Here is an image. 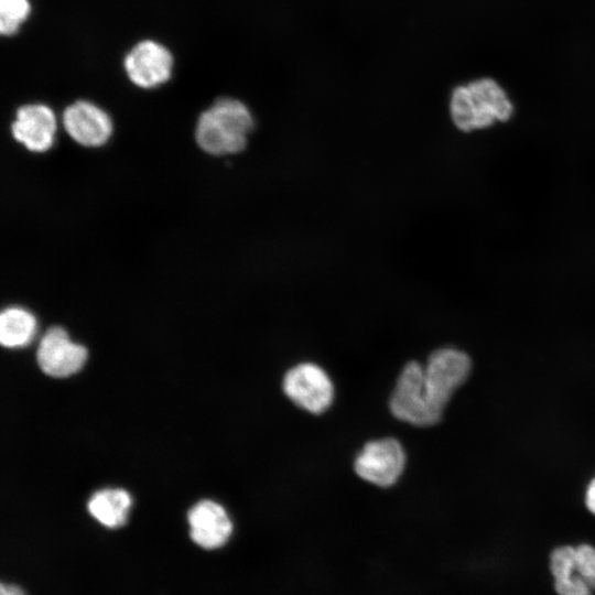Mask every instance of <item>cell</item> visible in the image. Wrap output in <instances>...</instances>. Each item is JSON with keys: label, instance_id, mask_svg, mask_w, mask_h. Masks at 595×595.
Returning a JSON list of instances; mask_svg holds the SVG:
<instances>
[{"label": "cell", "instance_id": "10", "mask_svg": "<svg viewBox=\"0 0 595 595\" xmlns=\"http://www.w3.org/2000/svg\"><path fill=\"white\" fill-rule=\"evenodd\" d=\"M36 358L44 374L57 378L67 377L83 367L87 350L73 343L64 328L53 326L42 336Z\"/></svg>", "mask_w": 595, "mask_h": 595}, {"label": "cell", "instance_id": "17", "mask_svg": "<svg viewBox=\"0 0 595 595\" xmlns=\"http://www.w3.org/2000/svg\"><path fill=\"white\" fill-rule=\"evenodd\" d=\"M0 595H25V592L18 585L12 583H1Z\"/></svg>", "mask_w": 595, "mask_h": 595}, {"label": "cell", "instance_id": "12", "mask_svg": "<svg viewBox=\"0 0 595 595\" xmlns=\"http://www.w3.org/2000/svg\"><path fill=\"white\" fill-rule=\"evenodd\" d=\"M190 537L206 550L223 547L232 532V523L226 510L215 501L201 500L188 513Z\"/></svg>", "mask_w": 595, "mask_h": 595}, {"label": "cell", "instance_id": "11", "mask_svg": "<svg viewBox=\"0 0 595 595\" xmlns=\"http://www.w3.org/2000/svg\"><path fill=\"white\" fill-rule=\"evenodd\" d=\"M57 121L54 111L44 104L20 107L11 125L15 141L32 152H45L55 141Z\"/></svg>", "mask_w": 595, "mask_h": 595}, {"label": "cell", "instance_id": "6", "mask_svg": "<svg viewBox=\"0 0 595 595\" xmlns=\"http://www.w3.org/2000/svg\"><path fill=\"white\" fill-rule=\"evenodd\" d=\"M283 391L298 407L315 414L324 412L334 397L327 374L311 363L299 364L285 374Z\"/></svg>", "mask_w": 595, "mask_h": 595}, {"label": "cell", "instance_id": "8", "mask_svg": "<svg viewBox=\"0 0 595 595\" xmlns=\"http://www.w3.org/2000/svg\"><path fill=\"white\" fill-rule=\"evenodd\" d=\"M405 454L394 439L367 443L355 459V470L363 479L380 487L393 485L403 472Z\"/></svg>", "mask_w": 595, "mask_h": 595}, {"label": "cell", "instance_id": "4", "mask_svg": "<svg viewBox=\"0 0 595 595\" xmlns=\"http://www.w3.org/2000/svg\"><path fill=\"white\" fill-rule=\"evenodd\" d=\"M550 571L559 595H592L595 592V547L578 544L555 548Z\"/></svg>", "mask_w": 595, "mask_h": 595}, {"label": "cell", "instance_id": "14", "mask_svg": "<svg viewBox=\"0 0 595 595\" xmlns=\"http://www.w3.org/2000/svg\"><path fill=\"white\" fill-rule=\"evenodd\" d=\"M36 331V320L28 310L11 306L0 315V342L8 348L28 345Z\"/></svg>", "mask_w": 595, "mask_h": 595}, {"label": "cell", "instance_id": "3", "mask_svg": "<svg viewBox=\"0 0 595 595\" xmlns=\"http://www.w3.org/2000/svg\"><path fill=\"white\" fill-rule=\"evenodd\" d=\"M470 368L469 357L455 348H441L430 355L423 367L424 389L439 416L442 418L454 391L467 380Z\"/></svg>", "mask_w": 595, "mask_h": 595}, {"label": "cell", "instance_id": "9", "mask_svg": "<svg viewBox=\"0 0 595 595\" xmlns=\"http://www.w3.org/2000/svg\"><path fill=\"white\" fill-rule=\"evenodd\" d=\"M62 122L75 142L88 148L104 145L113 129L109 115L88 100H77L68 105L63 111Z\"/></svg>", "mask_w": 595, "mask_h": 595}, {"label": "cell", "instance_id": "1", "mask_svg": "<svg viewBox=\"0 0 595 595\" xmlns=\"http://www.w3.org/2000/svg\"><path fill=\"white\" fill-rule=\"evenodd\" d=\"M253 126L252 113L246 104L224 97L201 113L195 139L198 147L208 154H237L246 148Z\"/></svg>", "mask_w": 595, "mask_h": 595}, {"label": "cell", "instance_id": "7", "mask_svg": "<svg viewBox=\"0 0 595 595\" xmlns=\"http://www.w3.org/2000/svg\"><path fill=\"white\" fill-rule=\"evenodd\" d=\"M173 65L171 51L153 40L138 42L123 60V68L129 80L145 89L166 83L171 78Z\"/></svg>", "mask_w": 595, "mask_h": 595}, {"label": "cell", "instance_id": "2", "mask_svg": "<svg viewBox=\"0 0 595 595\" xmlns=\"http://www.w3.org/2000/svg\"><path fill=\"white\" fill-rule=\"evenodd\" d=\"M450 112L462 131H472L507 120L512 105L504 89L490 78L456 87L451 96Z\"/></svg>", "mask_w": 595, "mask_h": 595}, {"label": "cell", "instance_id": "16", "mask_svg": "<svg viewBox=\"0 0 595 595\" xmlns=\"http://www.w3.org/2000/svg\"><path fill=\"white\" fill-rule=\"evenodd\" d=\"M585 504L587 509L595 515V478L589 483L586 489Z\"/></svg>", "mask_w": 595, "mask_h": 595}, {"label": "cell", "instance_id": "15", "mask_svg": "<svg viewBox=\"0 0 595 595\" xmlns=\"http://www.w3.org/2000/svg\"><path fill=\"white\" fill-rule=\"evenodd\" d=\"M31 12L29 0H0V31L2 35L15 34Z\"/></svg>", "mask_w": 595, "mask_h": 595}, {"label": "cell", "instance_id": "13", "mask_svg": "<svg viewBox=\"0 0 595 595\" xmlns=\"http://www.w3.org/2000/svg\"><path fill=\"white\" fill-rule=\"evenodd\" d=\"M131 497L123 489H104L95 493L88 504L89 513L107 528H119L127 522Z\"/></svg>", "mask_w": 595, "mask_h": 595}, {"label": "cell", "instance_id": "5", "mask_svg": "<svg viewBox=\"0 0 595 595\" xmlns=\"http://www.w3.org/2000/svg\"><path fill=\"white\" fill-rule=\"evenodd\" d=\"M390 410L397 419L416 426H430L441 420L428 400L423 366L418 361L408 363L399 375Z\"/></svg>", "mask_w": 595, "mask_h": 595}]
</instances>
